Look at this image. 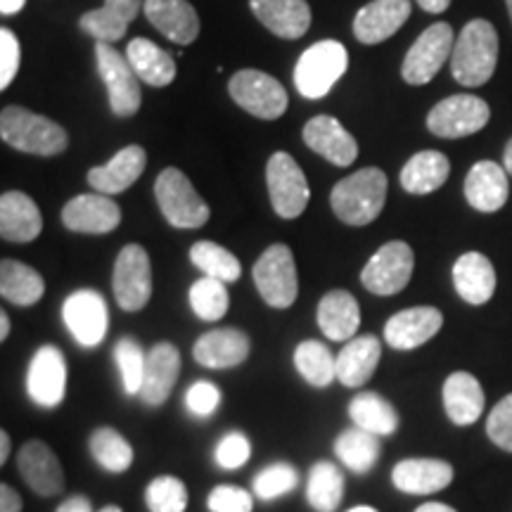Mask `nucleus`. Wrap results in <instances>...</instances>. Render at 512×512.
Listing matches in <instances>:
<instances>
[{
  "label": "nucleus",
  "mask_w": 512,
  "mask_h": 512,
  "mask_svg": "<svg viewBox=\"0 0 512 512\" xmlns=\"http://www.w3.org/2000/svg\"><path fill=\"white\" fill-rule=\"evenodd\" d=\"M387 202V176L377 166H366L342 178L330 192V207L347 226L361 228L382 214Z\"/></svg>",
  "instance_id": "nucleus-1"
},
{
  "label": "nucleus",
  "mask_w": 512,
  "mask_h": 512,
  "mask_svg": "<svg viewBox=\"0 0 512 512\" xmlns=\"http://www.w3.org/2000/svg\"><path fill=\"white\" fill-rule=\"evenodd\" d=\"M498 34L486 19H472L460 31L451 55V72L460 86H484L496 72Z\"/></svg>",
  "instance_id": "nucleus-2"
},
{
  "label": "nucleus",
  "mask_w": 512,
  "mask_h": 512,
  "mask_svg": "<svg viewBox=\"0 0 512 512\" xmlns=\"http://www.w3.org/2000/svg\"><path fill=\"white\" fill-rule=\"evenodd\" d=\"M0 138L15 150L38 157L62 155L69 145L64 126L17 105L5 107L0 114Z\"/></svg>",
  "instance_id": "nucleus-3"
},
{
  "label": "nucleus",
  "mask_w": 512,
  "mask_h": 512,
  "mask_svg": "<svg viewBox=\"0 0 512 512\" xmlns=\"http://www.w3.org/2000/svg\"><path fill=\"white\" fill-rule=\"evenodd\" d=\"M349 53L339 41H318L306 48L294 67V86L306 100L325 98L347 74Z\"/></svg>",
  "instance_id": "nucleus-4"
},
{
  "label": "nucleus",
  "mask_w": 512,
  "mask_h": 512,
  "mask_svg": "<svg viewBox=\"0 0 512 512\" xmlns=\"http://www.w3.org/2000/svg\"><path fill=\"white\" fill-rule=\"evenodd\" d=\"M155 195L169 226L192 230L202 228L209 221V204L202 200L200 192L192 188L190 178L176 166H169L157 176Z\"/></svg>",
  "instance_id": "nucleus-5"
},
{
  "label": "nucleus",
  "mask_w": 512,
  "mask_h": 512,
  "mask_svg": "<svg viewBox=\"0 0 512 512\" xmlns=\"http://www.w3.org/2000/svg\"><path fill=\"white\" fill-rule=\"evenodd\" d=\"M252 278L261 299L273 309H290L299 297L297 264H294L292 249L275 242L256 259Z\"/></svg>",
  "instance_id": "nucleus-6"
},
{
  "label": "nucleus",
  "mask_w": 512,
  "mask_h": 512,
  "mask_svg": "<svg viewBox=\"0 0 512 512\" xmlns=\"http://www.w3.org/2000/svg\"><path fill=\"white\" fill-rule=\"evenodd\" d=\"M415 254L408 242L392 240L370 256L361 271V285L377 297H392L411 283Z\"/></svg>",
  "instance_id": "nucleus-7"
},
{
  "label": "nucleus",
  "mask_w": 512,
  "mask_h": 512,
  "mask_svg": "<svg viewBox=\"0 0 512 512\" xmlns=\"http://www.w3.org/2000/svg\"><path fill=\"white\" fill-rule=\"evenodd\" d=\"M268 195H271L273 211L280 219H299L309 207V181H306L302 166L294 162L287 152H275L266 166Z\"/></svg>",
  "instance_id": "nucleus-8"
},
{
  "label": "nucleus",
  "mask_w": 512,
  "mask_h": 512,
  "mask_svg": "<svg viewBox=\"0 0 512 512\" xmlns=\"http://www.w3.org/2000/svg\"><path fill=\"white\" fill-rule=\"evenodd\" d=\"M112 292L121 309L136 313L145 309L152 297V264L143 245H126L121 249L112 271Z\"/></svg>",
  "instance_id": "nucleus-9"
},
{
  "label": "nucleus",
  "mask_w": 512,
  "mask_h": 512,
  "mask_svg": "<svg viewBox=\"0 0 512 512\" xmlns=\"http://www.w3.org/2000/svg\"><path fill=\"white\" fill-rule=\"evenodd\" d=\"M228 91L230 98L238 102L242 110L264 121L283 117L287 102H290L283 83L273 79L271 74L259 72V69H242V72L233 74Z\"/></svg>",
  "instance_id": "nucleus-10"
},
{
  "label": "nucleus",
  "mask_w": 512,
  "mask_h": 512,
  "mask_svg": "<svg viewBox=\"0 0 512 512\" xmlns=\"http://www.w3.org/2000/svg\"><path fill=\"white\" fill-rule=\"evenodd\" d=\"M453 46H456V36H453L451 24L437 22L430 29H425L413 43L406 57H403L401 76L403 81L411 86H425L439 69L444 67L448 57L453 55Z\"/></svg>",
  "instance_id": "nucleus-11"
},
{
  "label": "nucleus",
  "mask_w": 512,
  "mask_h": 512,
  "mask_svg": "<svg viewBox=\"0 0 512 512\" xmlns=\"http://www.w3.org/2000/svg\"><path fill=\"white\" fill-rule=\"evenodd\" d=\"M98 57V72L107 88L110 107L117 117H133L140 110L143 93H140V79L128 64L126 55L112 48V43H98L95 46Z\"/></svg>",
  "instance_id": "nucleus-12"
},
{
  "label": "nucleus",
  "mask_w": 512,
  "mask_h": 512,
  "mask_svg": "<svg viewBox=\"0 0 512 512\" xmlns=\"http://www.w3.org/2000/svg\"><path fill=\"white\" fill-rule=\"evenodd\" d=\"M489 119L491 110L482 98L460 93L432 107L427 114V128L439 138H465L482 131Z\"/></svg>",
  "instance_id": "nucleus-13"
},
{
  "label": "nucleus",
  "mask_w": 512,
  "mask_h": 512,
  "mask_svg": "<svg viewBox=\"0 0 512 512\" xmlns=\"http://www.w3.org/2000/svg\"><path fill=\"white\" fill-rule=\"evenodd\" d=\"M62 318L67 330L81 347H98L110 330V311L95 290H76L64 299Z\"/></svg>",
  "instance_id": "nucleus-14"
},
{
  "label": "nucleus",
  "mask_w": 512,
  "mask_h": 512,
  "mask_svg": "<svg viewBox=\"0 0 512 512\" xmlns=\"http://www.w3.org/2000/svg\"><path fill=\"white\" fill-rule=\"evenodd\" d=\"M27 394L41 408H57L67 394V361L53 344L38 349L29 361Z\"/></svg>",
  "instance_id": "nucleus-15"
},
{
  "label": "nucleus",
  "mask_w": 512,
  "mask_h": 512,
  "mask_svg": "<svg viewBox=\"0 0 512 512\" xmlns=\"http://www.w3.org/2000/svg\"><path fill=\"white\" fill-rule=\"evenodd\" d=\"M17 470L24 484L38 496H57L64 491V470L60 458L46 441L31 439L19 448Z\"/></svg>",
  "instance_id": "nucleus-16"
},
{
  "label": "nucleus",
  "mask_w": 512,
  "mask_h": 512,
  "mask_svg": "<svg viewBox=\"0 0 512 512\" xmlns=\"http://www.w3.org/2000/svg\"><path fill=\"white\" fill-rule=\"evenodd\" d=\"M62 223L72 233L105 235L121 223V209L110 195L88 192V195H76L74 200L64 204Z\"/></svg>",
  "instance_id": "nucleus-17"
},
{
  "label": "nucleus",
  "mask_w": 512,
  "mask_h": 512,
  "mask_svg": "<svg viewBox=\"0 0 512 512\" xmlns=\"http://www.w3.org/2000/svg\"><path fill=\"white\" fill-rule=\"evenodd\" d=\"M444 325V313L434 306H413L394 313L384 325V342L396 351H411L427 344Z\"/></svg>",
  "instance_id": "nucleus-18"
},
{
  "label": "nucleus",
  "mask_w": 512,
  "mask_h": 512,
  "mask_svg": "<svg viewBox=\"0 0 512 512\" xmlns=\"http://www.w3.org/2000/svg\"><path fill=\"white\" fill-rule=\"evenodd\" d=\"M302 138L309 150L335 166H351L358 157L356 138L328 114H318V117L306 121Z\"/></svg>",
  "instance_id": "nucleus-19"
},
{
  "label": "nucleus",
  "mask_w": 512,
  "mask_h": 512,
  "mask_svg": "<svg viewBox=\"0 0 512 512\" xmlns=\"http://www.w3.org/2000/svg\"><path fill=\"white\" fill-rule=\"evenodd\" d=\"M178 375H181V351L171 342H159L147 351L145 380L140 387V401L145 406H164L171 392H174Z\"/></svg>",
  "instance_id": "nucleus-20"
},
{
  "label": "nucleus",
  "mask_w": 512,
  "mask_h": 512,
  "mask_svg": "<svg viewBox=\"0 0 512 512\" xmlns=\"http://www.w3.org/2000/svg\"><path fill=\"white\" fill-rule=\"evenodd\" d=\"M411 17V0H373L363 5L354 17V36L363 46L392 38Z\"/></svg>",
  "instance_id": "nucleus-21"
},
{
  "label": "nucleus",
  "mask_w": 512,
  "mask_h": 512,
  "mask_svg": "<svg viewBox=\"0 0 512 512\" xmlns=\"http://www.w3.org/2000/svg\"><path fill=\"white\" fill-rule=\"evenodd\" d=\"M249 351H252V342H249L247 332L238 328H219L204 332L197 339L195 347H192V356L204 368L228 370L245 363Z\"/></svg>",
  "instance_id": "nucleus-22"
},
{
  "label": "nucleus",
  "mask_w": 512,
  "mask_h": 512,
  "mask_svg": "<svg viewBox=\"0 0 512 512\" xmlns=\"http://www.w3.org/2000/svg\"><path fill=\"white\" fill-rule=\"evenodd\" d=\"M145 17L176 46H190L200 36V15L188 0H145Z\"/></svg>",
  "instance_id": "nucleus-23"
},
{
  "label": "nucleus",
  "mask_w": 512,
  "mask_h": 512,
  "mask_svg": "<svg viewBox=\"0 0 512 512\" xmlns=\"http://www.w3.org/2000/svg\"><path fill=\"white\" fill-rule=\"evenodd\" d=\"M392 482L403 494H437L453 482V465L439 458H406L394 465Z\"/></svg>",
  "instance_id": "nucleus-24"
},
{
  "label": "nucleus",
  "mask_w": 512,
  "mask_h": 512,
  "mask_svg": "<svg viewBox=\"0 0 512 512\" xmlns=\"http://www.w3.org/2000/svg\"><path fill=\"white\" fill-rule=\"evenodd\" d=\"M508 195V171H505V166L491 162V159L477 162L465 178L467 202H470L472 209L484 211V214H494V211L503 209Z\"/></svg>",
  "instance_id": "nucleus-25"
},
{
  "label": "nucleus",
  "mask_w": 512,
  "mask_h": 512,
  "mask_svg": "<svg viewBox=\"0 0 512 512\" xmlns=\"http://www.w3.org/2000/svg\"><path fill=\"white\" fill-rule=\"evenodd\" d=\"M147 166V155L140 145H128L119 150L110 162L95 166L88 171V183L102 195H119L131 188L133 183L143 176Z\"/></svg>",
  "instance_id": "nucleus-26"
},
{
  "label": "nucleus",
  "mask_w": 512,
  "mask_h": 512,
  "mask_svg": "<svg viewBox=\"0 0 512 512\" xmlns=\"http://www.w3.org/2000/svg\"><path fill=\"white\" fill-rule=\"evenodd\" d=\"M43 230L38 204L19 190H8L0 197V235L8 242H34Z\"/></svg>",
  "instance_id": "nucleus-27"
},
{
  "label": "nucleus",
  "mask_w": 512,
  "mask_h": 512,
  "mask_svg": "<svg viewBox=\"0 0 512 512\" xmlns=\"http://www.w3.org/2000/svg\"><path fill=\"white\" fill-rule=\"evenodd\" d=\"M254 17L280 38H302L311 27L306 0H249Z\"/></svg>",
  "instance_id": "nucleus-28"
},
{
  "label": "nucleus",
  "mask_w": 512,
  "mask_h": 512,
  "mask_svg": "<svg viewBox=\"0 0 512 512\" xmlns=\"http://www.w3.org/2000/svg\"><path fill=\"white\" fill-rule=\"evenodd\" d=\"M453 285L463 302L482 306L496 292V268L484 254L467 252L453 264Z\"/></svg>",
  "instance_id": "nucleus-29"
},
{
  "label": "nucleus",
  "mask_w": 512,
  "mask_h": 512,
  "mask_svg": "<svg viewBox=\"0 0 512 512\" xmlns=\"http://www.w3.org/2000/svg\"><path fill=\"white\" fill-rule=\"evenodd\" d=\"M382 358V342L375 335L349 339L337 354V380L349 389L363 387L375 375Z\"/></svg>",
  "instance_id": "nucleus-30"
},
{
  "label": "nucleus",
  "mask_w": 512,
  "mask_h": 512,
  "mask_svg": "<svg viewBox=\"0 0 512 512\" xmlns=\"http://www.w3.org/2000/svg\"><path fill=\"white\" fill-rule=\"evenodd\" d=\"M145 10L143 0H105L98 10L83 12L81 29L98 43H114L124 38L128 24Z\"/></svg>",
  "instance_id": "nucleus-31"
},
{
  "label": "nucleus",
  "mask_w": 512,
  "mask_h": 512,
  "mask_svg": "<svg viewBox=\"0 0 512 512\" xmlns=\"http://www.w3.org/2000/svg\"><path fill=\"white\" fill-rule=\"evenodd\" d=\"M318 328L332 342H349L361 325V309L356 297L347 290H332L318 304Z\"/></svg>",
  "instance_id": "nucleus-32"
},
{
  "label": "nucleus",
  "mask_w": 512,
  "mask_h": 512,
  "mask_svg": "<svg viewBox=\"0 0 512 512\" xmlns=\"http://www.w3.org/2000/svg\"><path fill=\"white\" fill-rule=\"evenodd\" d=\"M484 389L475 375L453 373L444 382V408L453 425L467 427L475 425L484 413Z\"/></svg>",
  "instance_id": "nucleus-33"
},
{
  "label": "nucleus",
  "mask_w": 512,
  "mask_h": 512,
  "mask_svg": "<svg viewBox=\"0 0 512 512\" xmlns=\"http://www.w3.org/2000/svg\"><path fill=\"white\" fill-rule=\"evenodd\" d=\"M126 60L147 86L164 88L176 79V62L171 53L147 38H133L126 48Z\"/></svg>",
  "instance_id": "nucleus-34"
},
{
  "label": "nucleus",
  "mask_w": 512,
  "mask_h": 512,
  "mask_svg": "<svg viewBox=\"0 0 512 512\" xmlns=\"http://www.w3.org/2000/svg\"><path fill=\"white\" fill-rule=\"evenodd\" d=\"M451 162L437 150H422L408 159L401 169V185L411 195H430L448 181Z\"/></svg>",
  "instance_id": "nucleus-35"
},
{
  "label": "nucleus",
  "mask_w": 512,
  "mask_h": 512,
  "mask_svg": "<svg viewBox=\"0 0 512 512\" xmlns=\"http://www.w3.org/2000/svg\"><path fill=\"white\" fill-rule=\"evenodd\" d=\"M46 283L41 273L17 259H3L0 264V294L17 306H34L41 302Z\"/></svg>",
  "instance_id": "nucleus-36"
},
{
  "label": "nucleus",
  "mask_w": 512,
  "mask_h": 512,
  "mask_svg": "<svg viewBox=\"0 0 512 512\" xmlns=\"http://www.w3.org/2000/svg\"><path fill=\"white\" fill-rule=\"evenodd\" d=\"M349 418L356 427L373 432L377 437H392L399 430V413L387 399L375 392H363L351 399Z\"/></svg>",
  "instance_id": "nucleus-37"
},
{
  "label": "nucleus",
  "mask_w": 512,
  "mask_h": 512,
  "mask_svg": "<svg viewBox=\"0 0 512 512\" xmlns=\"http://www.w3.org/2000/svg\"><path fill=\"white\" fill-rule=\"evenodd\" d=\"M380 451V437L356 425L351 430H344L335 441V456L356 475H366V472L373 470L377 460H380Z\"/></svg>",
  "instance_id": "nucleus-38"
},
{
  "label": "nucleus",
  "mask_w": 512,
  "mask_h": 512,
  "mask_svg": "<svg viewBox=\"0 0 512 512\" xmlns=\"http://www.w3.org/2000/svg\"><path fill=\"white\" fill-rule=\"evenodd\" d=\"M306 498L316 512H335L344 498V475L330 460H318L309 472Z\"/></svg>",
  "instance_id": "nucleus-39"
},
{
  "label": "nucleus",
  "mask_w": 512,
  "mask_h": 512,
  "mask_svg": "<svg viewBox=\"0 0 512 512\" xmlns=\"http://www.w3.org/2000/svg\"><path fill=\"white\" fill-rule=\"evenodd\" d=\"M294 368L311 387L318 389L337 380V356H332V351L316 339H306L294 349Z\"/></svg>",
  "instance_id": "nucleus-40"
},
{
  "label": "nucleus",
  "mask_w": 512,
  "mask_h": 512,
  "mask_svg": "<svg viewBox=\"0 0 512 512\" xmlns=\"http://www.w3.org/2000/svg\"><path fill=\"white\" fill-rule=\"evenodd\" d=\"M88 448L102 470L121 475L133 465V446L114 427H98L88 439Z\"/></svg>",
  "instance_id": "nucleus-41"
},
{
  "label": "nucleus",
  "mask_w": 512,
  "mask_h": 512,
  "mask_svg": "<svg viewBox=\"0 0 512 512\" xmlns=\"http://www.w3.org/2000/svg\"><path fill=\"white\" fill-rule=\"evenodd\" d=\"M190 261L207 278H216L221 283H235L242 275V264L233 252H228L226 247L216 245V242L200 240L190 247Z\"/></svg>",
  "instance_id": "nucleus-42"
},
{
  "label": "nucleus",
  "mask_w": 512,
  "mask_h": 512,
  "mask_svg": "<svg viewBox=\"0 0 512 512\" xmlns=\"http://www.w3.org/2000/svg\"><path fill=\"white\" fill-rule=\"evenodd\" d=\"M188 299L195 316L200 320H207V323L221 320L230 306L226 283H221L216 278H207V275L197 280V283H192Z\"/></svg>",
  "instance_id": "nucleus-43"
},
{
  "label": "nucleus",
  "mask_w": 512,
  "mask_h": 512,
  "mask_svg": "<svg viewBox=\"0 0 512 512\" xmlns=\"http://www.w3.org/2000/svg\"><path fill=\"white\" fill-rule=\"evenodd\" d=\"M114 363L121 375V387L128 396H138L145 380L147 351L133 337H121L114 347Z\"/></svg>",
  "instance_id": "nucleus-44"
},
{
  "label": "nucleus",
  "mask_w": 512,
  "mask_h": 512,
  "mask_svg": "<svg viewBox=\"0 0 512 512\" xmlns=\"http://www.w3.org/2000/svg\"><path fill=\"white\" fill-rule=\"evenodd\" d=\"M145 505L150 512H185L188 508V486L174 475L152 479L145 489Z\"/></svg>",
  "instance_id": "nucleus-45"
},
{
  "label": "nucleus",
  "mask_w": 512,
  "mask_h": 512,
  "mask_svg": "<svg viewBox=\"0 0 512 512\" xmlns=\"http://www.w3.org/2000/svg\"><path fill=\"white\" fill-rule=\"evenodd\" d=\"M299 484V472L297 467L290 463H273L264 467L259 475L254 477V494L261 501H275V498L290 494L292 489H297Z\"/></svg>",
  "instance_id": "nucleus-46"
},
{
  "label": "nucleus",
  "mask_w": 512,
  "mask_h": 512,
  "mask_svg": "<svg viewBox=\"0 0 512 512\" xmlns=\"http://www.w3.org/2000/svg\"><path fill=\"white\" fill-rule=\"evenodd\" d=\"M207 505L211 512H252L254 496L235 484H221L211 489Z\"/></svg>",
  "instance_id": "nucleus-47"
},
{
  "label": "nucleus",
  "mask_w": 512,
  "mask_h": 512,
  "mask_svg": "<svg viewBox=\"0 0 512 512\" xmlns=\"http://www.w3.org/2000/svg\"><path fill=\"white\" fill-rule=\"evenodd\" d=\"M486 434L498 448L512 453V394L505 396L494 406L486 420Z\"/></svg>",
  "instance_id": "nucleus-48"
},
{
  "label": "nucleus",
  "mask_w": 512,
  "mask_h": 512,
  "mask_svg": "<svg viewBox=\"0 0 512 512\" xmlns=\"http://www.w3.org/2000/svg\"><path fill=\"white\" fill-rule=\"evenodd\" d=\"M252 456V444L242 432H230L216 446V463L223 470H238Z\"/></svg>",
  "instance_id": "nucleus-49"
},
{
  "label": "nucleus",
  "mask_w": 512,
  "mask_h": 512,
  "mask_svg": "<svg viewBox=\"0 0 512 512\" xmlns=\"http://www.w3.org/2000/svg\"><path fill=\"white\" fill-rule=\"evenodd\" d=\"M185 406L197 418H209L221 406V389L207 380L190 384V389L185 392Z\"/></svg>",
  "instance_id": "nucleus-50"
},
{
  "label": "nucleus",
  "mask_w": 512,
  "mask_h": 512,
  "mask_svg": "<svg viewBox=\"0 0 512 512\" xmlns=\"http://www.w3.org/2000/svg\"><path fill=\"white\" fill-rule=\"evenodd\" d=\"M22 62V48H19L17 36L10 29H0V88H10L19 72Z\"/></svg>",
  "instance_id": "nucleus-51"
},
{
  "label": "nucleus",
  "mask_w": 512,
  "mask_h": 512,
  "mask_svg": "<svg viewBox=\"0 0 512 512\" xmlns=\"http://www.w3.org/2000/svg\"><path fill=\"white\" fill-rule=\"evenodd\" d=\"M0 512H22V496L10 484L0 486Z\"/></svg>",
  "instance_id": "nucleus-52"
},
{
  "label": "nucleus",
  "mask_w": 512,
  "mask_h": 512,
  "mask_svg": "<svg viewBox=\"0 0 512 512\" xmlns=\"http://www.w3.org/2000/svg\"><path fill=\"white\" fill-rule=\"evenodd\" d=\"M57 512H93V505L86 496H72L57 508Z\"/></svg>",
  "instance_id": "nucleus-53"
},
{
  "label": "nucleus",
  "mask_w": 512,
  "mask_h": 512,
  "mask_svg": "<svg viewBox=\"0 0 512 512\" xmlns=\"http://www.w3.org/2000/svg\"><path fill=\"white\" fill-rule=\"evenodd\" d=\"M418 5L425 12H432V15H441V12L448 10L451 0H418Z\"/></svg>",
  "instance_id": "nucleus-54"
},
{
  "label": "nucleus",
  "mask_w": 512,
  "mask_h": 512,
  "mask_svg": "<svg viewBox=\"0 0 512 512\" xmlns=\"http://www.w3.org/2000/svg\"><path fill=\"white\" fill-rule=\"evenodd\" d=\"M24 3H27V0H0V12H3L5 17L17 15V12L24 8Z\"/></svg>",
  "instance_id": "nucleus-55"
},
{
  "label": "nucleus",
  "mask_w": 512,
  "mask_h": 512,
  "mask_svg": "<svg viewBox=\"0 0 512 512\" xmlns=\"http://www.w3.org/2000/svg\"><path fill=\"white\" fill-rule=\"evenodd\" d=\"M415 512H458V510L451 508V505H446V503L430 501V503L420 505V508H415Z\"/></svg>",
  "instance_id": "nucleus-56"
},
{
  "label": "nucleus",
  "mask_w": 512,
  "mask_h": 512,
  "mask_svg": "<svg viewBox=\"0 0 512 512\" xmlns=\"http://www.w3.org/2000/svg\"><path fill=\"white\" fill-rule=\"evenodd\" d=\"M10 434L8 432H0V463H8L10 458Z\"/></svg>",
  "instance_id": "nucleus-57"
},
{
  "label": "nucleus",
  "mask_w": 512,
  "mask_h": 512,
  "mask_svg": "<svg viewBox=\"0 0 512 512\" xmlns=\"http://www.w3.org/2000/svg\"><path fill=\"white\" fill-rule=\"evenodd\" d=\"M10 330H12L10 316L3 311V313H0V342H5V339L10 337Z\"/></svg>",
  "instance_id": "nucleus-58"
},
{
  "label": "nucleus",
  "mask_w": 512,
  "mask_h": 512,
  "mask_svg": "<svg viewBox=\"0 0 512 512\" xmlns=\"http://www.w3.org/2000/svg\"><path fill=\"white\" fill-rule=\"evenodd\" d=\"M503 166H505V171L512 176V138L508 140V145H505V150H503Z\"/></svg>",
  "instance_id": "nucleus-59"
},
{
  "label": "nucleus",
  "mask_w": 512,
  "mask_h": 512,
  "mask_svg": "<svg viewBox=\"0 0 512 512\" xmlns=\"http://www.w3.org/2000/svg\"><path fill=\"white\" fill-rule=\"evenodd\" d=\"M349 512H377V510L370 508V505H356V508H351Z\"/></svg>",
  "instance_id": "nucleus-60"
},
{
  "label": "nucleus",
  "mask_w": 512,
  "mask_h": 512,
  "mask_svg": "<svg viewBox=\"0 0 512 512\" xmlns=\"http://www.w3.org/2000/svg\"><path fill=\"white\" fill-rule=\"evenodd\" d=\"M98 512H124L119 508V505H105V508H100Z\"/></svg>",
  "instance_id": "nucleus-61"
},
{
  "label": "nucleus",
  "mask_w": 512,
  "mask_h": 512,
  "mask_svg": "<svg viewBox=\"0 0 512 512\" xmlns=\"http://www.w3.org/2000/svg\"><path fill=\"white\" fill-rule=\"evenodd\" d=\"M508 3V12H510V19H512V0H505Z\"/></svg>",
  "instance_id": "nucleus-62"
}]
</instances>
